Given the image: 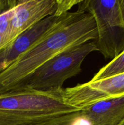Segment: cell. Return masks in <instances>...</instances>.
I'll list each match as a JSON object with an SVG mask.
<instances>
[{
  "instance_id": "obj_1",
  "label": "cell",
  "mask_w": 124,
  "mask_h": 125,
  "mask_svg": "<svg viewBox=\"0 0 124 125\" xmlns=\"http://www.w3.org/2000/svg\"><path fill=\"white\" fill-rule=\"evenodd\" d=\"M97 35L96 22L89 13L77 10L62 15L40 42L0 73V94L19 88L49 60L66 50L91 40L94 41Z\"/></svg>"
},
{
  "instance_id": "obj_2",
  "label": "cell",
  "mask_w": 124,
  "mask_h": 125,
  "mask_svg": "<svg viewBox=\"0 0 124 125\" xmlns=\"http://www.w3.org/2000/svg\"><path fill=\"white\" fill-rule=\"evenodd\" d=\"M63 90L20 87L0 94V125H31L81 111L68 103Z\"/></svg>"
},
{
  "instance_id": "obj_3",
  "label": "cell",
  "mask_w": 124,
  "mask_h": 125,
  "mask_svg": "<svg viewBox=\"0 0 124 125\" xmlns=\"http://www.w3.org/2000/svg\"><path fill=\"white\" fill-rule=\"evenodd\" d=\"M96 51L97 50L94 42L66 50L36 69L19 88L41 91L62 90L67 79L81 72V65L86 56Z\"/></svg>"
},
{
  "instance_id": "obj_4",
  "label": "cell",
  "mask_w": 124,
  "mask_h": 125,
  "mask_svg": "<svg viewBox=\"0 0 124 125\" xmlns=\"http://www.w3.org/2000/svg\"><path fill=\"white\" fill-rule=\"evenodd\" d=\"M77 10L89 13L97 26L94 41L106 59H114L124 51V25L118 0H81Z\"/></svg>"
},
{
  "instance_id": "obj_5",
  "label": "cell",
  "mask_w": 124,
  "mask_h": 125,
  "mask_svg": "<svg viewBox=\"0 0 124 125\" xmlns=\"http://www.w3.org/2000/svg\"><path fill=\"white\" fill-rule=\"evenodd\" d=\"M57 0H19L13 9L10 31L7 37L9 45L19 35L43 20L55 13Z\"/></svg>"
},
{
  "instance_id": "obj_6",
  "label": "cell",
  "mask_w": 124,
  "mask_h": 125,
  "mask_svg": "<svg viewBox=\"0 0 124 125\" xmlns=\"http://www.w3.org/2000/svg\"><path fill=\"white\" fill-rule=\"evenodd\" d=\"M60 17L53 15L44 18L23 34L9 45L0 51V73L7 69L17 59L40 42L57 23Z\"/></svg>"
},
{
  "instance_id": "obj_7",
  "label": "cell",
  "mask_w": 124,
  "mask_h": 125,
  "mask_svg": "<svg viewBox=\"0 0 124 125\" xmlns=\"http://www.w3.org/2000/svg\"><path fill=\"white\" fill-rule=\"evenodd\" d=\"M83 111L95 125H119L124 119V96L100 101Z\"/></svg>"
},
{
  "instance_id": "obj_8",
  "label": "cell",
  "mask_w": 124,
  "mask_h": 125,
  "mask_svg": "<svg viewBox=\"0 0 124 125\" xmlns=\"http://www.w3.org/2000/svg\"><path fill=\"white\" fill-rule=\"evenodd\" d=\"M31 125H95L86 116L83 109Z\"/></svg>"
},
{
  "instance_id": "obj_9",
  "label": "cell",
  "mask_w": 124,
  "mask_h": 125,
  "mask_svg": "<svg viewBox=\"0 0 124 125\" xmlns=\"http://www.w3.org/2000/svg\"><path fill=\"white\" fill-rule=\"evenodd\" d=\"M124 73V51L100 69L91 81L108 78Z\"/></svg>"
},
{
  "instance_id": "obj_10",
  "label": "cell",
  "mask_w": 124,
  "mask_h": 125,
  "mask_svg": "<svg viewBox=\"0 0 124 125\" xmlns=\"http://www.w3.org/2000/svg\"><path fill=\"white\" fill-rule=\"evenodd\" d=\"M13 9L14 8L9 10L0 15V35L6 38L7 46L9 45L7 37L9 34L11 19L13 14Z\"/></svg>"
},
{
  "instance_id": "obj_11",
  "label": "cell",
  "mask_w": 124,
  "mask_h": 125,
  "mask_svg": "<svg viewBox=\"0 0 124 125\" xmlns=\"http://www.w3.org/2000/svg\"><path fill=\"white\" fill-rule=\"evenodd\" d=\"M80 1L79 0H57V7L55 15L60 17L68 12L73 6L78 5Z\"/></svg>"
},
{
  "instance_id": "obj_12",
  "label": "cell",
  "mask_w": 124,
  "mask_h": 125,
  "mask_svg": "<svg viewBox=\"0 0 124 125\" xmlns=\"http://www.w3.org/2000/svg\"><path fill=\"white\" fill-rule=\"evenodd\" d=\"M17 2V0H0V15L14 8Z\"/></svg>"
},
{
  "instance_id": "obj_13",
  "label": "cell",
  "mask_w": 124,
  "mask_h": 125,
  "mask_svg": "<svg viewBox=\"0 0 124 125\" xmlns=\"http://www.w3.org/2000/svg\"><path fill=\"white\" fill-rule=\"evenodd\" d=\"M118 1H119V8H120L122 20L123 23H124V0H118Z\"/></svg>"
},
{
  "instance_id": "obj_14",
  "label": "cell",
  "mask_w": 124,
  "mask_h": 125,
  "mask_svg": "<svg viewBox=\"0 0 124 125\" xmlns=\"http://www.w3.org/2000/svg\"><path fill=\"white\" fill-rule=\"evenodd\" d=\"M7 46V42H6V38L0 35V51L3 50L4 48H5Z\"/></svg>"
},
{
  "instance_id": "obj_15",
  "label": "cell",
  "mask_w": 124,
  "mask_h": 125,
  "mask_svg": "<svg viewBox=\"0 0 124 125\" xmlns=\"http://www.w3.org/2000/svg\"><path fill=\"white\" fill-rule=\"evenodd\" d=\"M119 125H124V119L122 121V122H121V123H120V124H119Z\"/></svg>"
}]
</instances>
